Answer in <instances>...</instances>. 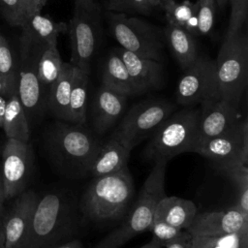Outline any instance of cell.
Listing matches in <instances>:
<instances>
[{
	"label": "cell",
	"mask_w": 248,
	"mask_h": 248,
	"mask_svg": "<svg viewBox=\"0 0 248 248\" xmlns=\"http://www.w3.org/2000/svg\"><path fill=\"white\" fill-rule=\"evenodd\" d=\"M134 192V181L127 167L94 177L82 196V211L93 222L117 220L126 213Z\"/></svg>",
	"instance_id": "6da1fadb"
},
{
	"label": "cell",
	"mask_w": 248,
	"mask_h": 248,
	"mask_svg": "<svg viewBox=\"0 0 248 248\" xmlns=\"http://www.w3.org/2000/svg\"><path fill=\"white\" fill-rule=\"evenodd\" d=\"M140 193L124 221L94 248H119L137 234L147 231L154 220L157 202L166 196L165 173L167 163L155 160Z\"/></svg>",
	"instance_id": "7a4b0ae2"
},
{
	"label": "cell",
	"mask_w": 248,
	"mask_h": 248,
	"mask_svg": "<svg viewBox=\"0 0 248 248\" xmlns=\"http://www.w3.org/2000/svg\"><path fill=\"white\" fill-rule=\"evenodd\" d=\"M215 61L217 98L239 107L248 81V38L241 31L225 35Z\"/></svg>",
	"instance_id": "3957f363"
},
{
	"label": "cell",
	"mask_w": 248,
	"mask_h": 248,
	"mask_svg": "<svg viewBox=\"0 0 248 248\" xmlns=\"http://www.w3.org/2000/svg\"><path fill=\"white\" fill-rule=\"evenodd\" d=\"M200 108L172 112L153 132L145 153L149 159L169 162L173 157L194 152L199 141Z\"/></svg>",
	"instance_id": "277c9868"
},
{
	"label": "cell",
	"mask_w": 248,
	"mask_h": 248,
	"mask_svg": "<svg viewBox=\"0 0 248 248\" xmlns=\"http://www.w3.org/2000/svg\"><path fill=\"white\" fill-rule=\"evenodd\" d=\"M64 122H57L48 136L49 152L57 164L70 172L88 173L102 144L81 125L71 126Z\"/></svg>",
	"instance_id": "5b68a950"
},
{
	"label": "cell",
	"mask_w": 248,
	"mask_h": 248,
	"mask_svg": "<svg viewBox=\"0 0 248 248\" xmlns=\"http://www.w3.org/2000/svg\"><path fill=\"white\" fill-rule=\"evenodd\" d=\"M110 33L120 46L139 56L161 62L165 46L164 31L137 16L109 12Z\"/></svg>",
	"instance_id": "8992f818"
},
{
	"label": "cell",
	"mask_w": 248,
	"mask_h": 248,
	"mask_svg": "<svg viewBox=\"0 0 248 248\" xmlns=\"http://www.w3.org/2000/svg\"><path fill=\"white\" fill-rule=\"evenodd\" d=\"M69 34L70 62L89 75L90 63L102 34L101 10L94 0H75Z\"/></svg>",
	"instance_id": "52a82bcc"
},
{
	"label": "cell",
	"mask_w": 248,
	"mask_h": 248,
	"mask_svg": "<svg viewBox=\"0 0 248 248\" xmlns=\"http://www.w3.org/2000/svg\"><path fill=\"white\" fill-rule=\"evenodd\" d=\"M65 198L47 193L39 199L23 248H53L70 229Z\"/></svg>",
	"instance_id": "ba28073f"
},
{
	"label": "cell",
	"mask_w": 248,
	"mask_h": 248,
	"mask_svg": "<svg viewBox=\"0 0 248 248\" xmlns=\"http://www.w3.org/2000/svg\"><path fill=\"white\" fill-rule=\"evenodd\" d=\"M175 109V105L163 99L145 100L135 104L123 116L111 138L130 151L153 134Z\"/></svg>",
	"instance_id": "9c48e42d"
},
{
	"label": "cell",
	"mask_w": 248,
	"mask_h": 248,
	"mask_svg": "<svg viewBox=\"0 0 248 248\" xmlns=\"http://www.w3.org/2000/svg\"><path fill=\"white\" fill-rule=\"evenodd\" d=\"M46 46L21 34L16 95L29 123L39 116L46 107L45 87L38 78V62Z\"/></svg>",
	"instance_id": "30bf717a"
},
{
	"label": "cell",
	"mask_w": 248,
	"mask_h": 248,
	"mask_svg": "<svg viewBox=\"0 0 248 248\" xmlns=\"http://www.w3.org/2000/svg\"><path fill=\"white\" fill-rule=\"evenodd\" d=\"M175 99L178 105L190 108L206 99H218L216 92L215 61L204 54L183 70L177 82Z\"/></svg>",
	"instance_id": "8fae6325"
},
{
	"label": "cell",
	"mask_w": 248,
	"mask_h": 248,
	"mask_svg": "<svg viewBox=\"0 0 248 248\" xmlns=\"http://www.w3.org/2000/svg\"><path fill=\"white\" fill-rule=\"evenodd\" d=\"M198 153L216 164V167L231 163L248 164V124L239 121L226 133L197 143Z\"/></svg>",
	"instance_id": "7c38bea8"
},
{
	"label": "cell",
	"mask_w": 248,
	"mask_h": 248,
	"mask_svg": "<svg viewBox=\"0 0 248 248\" xmlns=\"http://www.w3.org/2000/svg\"><path fill=\"white\" fill-rule=\"evenodd\" d=\"M33 166V152L28 142L8 139L2 152V179L5 198L22 193L28 183Z\"/></svg>",
	"instance_id": "4fadbf2b"
},
{
	"label": "cell",
	"mask_w": 248,
	"mask_h": 248,
	"mask_svg": "<svg viewBox=\"0 0 248 248\" xmlns=\"http://www.w3.org/2000/svg\"><path fill=\"white\" fill-rule=\"evenodd\" d=\"M192 236H224L248 232V217L232 207L198 213L186 230Z\"/></svg>",
	"instance_id": "5bb4252c"
},
{
	"label": "cell",
	"mask_w": 248,
	"mask_h": 248,
	"mask_svg": "<svg viewBox=\"0 0 248 248\" xmlns=\"http://www.w3.org/2000/svg\"><path fill=\"white\" fill-rule=\"evenodd\" d=\"M239 121L237 106L223 99L202 101L200 108L198 142L226 133Z\"/></svg>",
	"instance_id": "9a60e30c"
},
{
	"label": "cell",
	"mask_w": 248,
	"mask_h": 248,
	"mask_svg": "<svg viewBox=\"0 0 248 248\" xmlns=\"http://www.w3.org/2000/svg\"><path fill=\"white\" fill-rule=\"evenodd\" d=\"M39 199L33 191H23L17 196L3 221L6 248H23Z\"/></svg>",
	"instance_id": "2e32d148"
},
{
	"label": "cell",
	"mask_w": 248,
	"mask_h": 248,
	"mask_svg": "<svg viewBox=\"0 0 248 248\" xmlns=\"http://www.w3.org/2000/svg\"><path fill=\"white\" fill-rule=\"evenodd\" d=\"M115 51L124 62L138 94L158 90L164 85V69L159 61L139 56L122 47Z\"/></svg>",
	"instance_id": "e0dca14e"
},
{
	"label": "cell",
	"mask_w": 248,
	"mask_h": 248,
	"mask_svg": "<svg viewBox=\"0 0 248 248\" xmlns=\"http://www.w3.org/2000/svg\"><path fill=\"white\" fill-rule=\"evenodd\" d=\"M127 96L103 84L98 88L92 104L91 123L94 131L105 134L122 116L126 108Z\"/></svg>",
	"instance_id": "ac0fdd59"
},
{
	"label": "cell",
	"mask_w": 248,
	"mask_h": 248,
	"mask_svg": "<svg viewBox=\"0 0 248 248\" xmlns=\"http://www.w3.org/2000/svg\"><path fill=\"white\" fill-rule=\"evenodd\" d=\"M197 214V206L192 201L166 195L157 202L154 211V219L187 230Z\"/></svg>",
	"instance_id": "d6986e66"
},
{
	"label": "cell",
	"mask_w": 248,
	"mask_h": 248,
	"mask_svg": "<svg viewBox=\"0 0 248 248\" xmlns=\"http://www.w3.org/2000/svg\"><path fill=\"white\" fill-rule=\"evenodd\" d=\"M130 153L131 151L122 143L110 138L99 148L89 166L88 173L97 177L118 171L127 167Z\"/></svg>",
	"instance_id": "ffe728a7"
},
{
	"label": "cell",
	"mask_w": 248,
	"mask_h": 248,
	"mask_svg": "<svg viewBox=\"0 0 248 248\" xmlns=\"http://www.w3.org/2000/svg\"><path fill=\"white\" fill-rule=\"evenodd\" d=\"M75 66L64 62L61 74L49 86L46 96V108L59 120L69 122V100L73 83Z\"/></svg>",
	"instance_id": "44dd1931"
},
{
	"label": "cell",
	"mask_w": 248,
	"mask_h": 248,
	"mask_svg": "<svg viewBox=\"0 0 248 248\" xmlns=\"http://www.w3.org/2000/svg\"><path fill=\"white\" fill-rule=\"evenodd\" d=\"M20 27L23 35L45 46H57L58 35L67 31L65 22H56L41 12L27 16Z\"/></svg>",
	"instance_id": "7402d4cb"
},
{
	"label": "cell",
	"mask_w": 248,
	"mask_h": 248,
	"mask_svg": "<svg viewBox=\"0 0 248 248\" xmlns=\"http://www.w3.org/2000/svg\"><path fill=\"white\" fill-rule=\"evenodd\" d=\"M164 36L182 70L191 65L199 55L195 37L184 27L168 23L164 30Z\"/></svg>",
	"instance_id": "603a6c76"
},
{
	"label": "cell",
	"mask_w": 248,
	"mask_h": 248,
	"mask_svg": "<svg viewBox=\"0 0 248 248\" xmlns=\"http://www.w3.org/2000/svg\"><path fill=\"white\" fill-rule=\"evenodd\" d=\"M101 84L127 97L138 94L128 70L115 49L107 57Z\"/></svg>",
	"instance_id": "cb8c5ba5"
},
{
	"label": "cell",
	"mask_w": 248,
	"mask_h": 248,
	"mask_svg": "<svg viewBox=\"0 0 248 248\" xmlns=\"http://www.w3.org/2000/svg\"><path fill=\"white\" fill-rule=\"evenodd\" d=\"M2 128L8 139L28 142L30 136L29 121L16 94L7 99Z\"/></svg>",
	"instance_id": "d4e9b609"
},
{
	"label": "cell",
	"mask_w": 248,
	"mask_h": 248,
	"mask_svg": "<svg viewBox=\"0 0 248 248\" xmlns=\"http://www.w3.org/2000/svg\"><path fill=\"white\" fill-rule=\"evenodd\" d=\"M88 74L75 67L69 100V122L83 125L86 122Z\"/></svg>",
	"instance_id": "484cf974"
},
{
	"label": "cell",
	"mask_w": 248,
	"mask_h": 248,
	"mask_svg": "<svg viewBox=\"0 0 248 248\" xmlns=\"http://www.w3.org/2000/svg\"><path fill=\"white\" fill-rule=\"evenodd\" d=\"M18 69L8 40L0 34V94L8 99L17 91Z\"/></svg>",
	"instance_id": "4316f807"
},
{
	"label": "cell",
	"mask_w": 248,
	"mask_h": 248,
	"mask_svg": "<svg viewBox=\"0 0 248 248\" xmlns=\"http://www.w3.org/2000/svg\"><path fill=\"white\" fill-rule=\"evenodd\" d=\"M227 177L232 181L237 189V201L233 206L236 210L248 217V167L238 162L217 167Z\"/></svg>",
	"instance_id": "83f0119b"
},
{
	"label": "cell",
	"mask_w": 248,
	"mask_h": 248,
	"mask_svg": "<svg viewBox=\"0 0 248 248\" xmlns=\"http://www.w3.org/2000/svg\"><path fill=\"white\" fill-rule=\"evenodd\" d=\"M63 63L57 46H46L44 48L38 62V78L45 88L49 87L57 79Z\"/></svg>",
	"instance_id": "f1b7e54d"
},
{
	"label": "cell",
	"mask_w": 248,
	"mask_h": 248,
	"mask_svg": "<svg viewBox=\"0 0 248 248\" xmlns=\"http://www.w3.org/2000/svg\"><path fill=\"white\" fill-rule=\"evenodd\" d=\"M161 8L165 11L168 23L184 27L187 20L197 13V3H193L190 0H183L177 3L175 0L165 2L161 5Z\"/></svg>",
	"instance_id": "f546056e"
},
{
	"label": "cell",
	"mask_w": 248,
	"mask_h": 248,
	"mask_svg": "<svg viewBox=\"0 0 248 248\" xmlns=\"http://www.w3.org/2000/svg\"><path fill=\"white\" fill-rule=\"evenodd\" d=\"M107 9L114 13L148 15L155 7L149 0H108Z\"/></svg>",
	"instance_id": "4dcf8cb0"
},
{
	"label": "cell",
	"mask_w": 248,
	"mask_h": 248,
	"mask_svg": "<svg viewBox=\"0 0 248 248\" xmlns=\"http://www.w3.org/2000/svg\"><path fill=\"white\" fill-rule=\"evenodd\" d=\"M196 3L199 35H206L214 25L216 0H198Z\"/></svg>",
	"instance_id": "1f68e13d"
},
{
	"label": "cell",
	"mask_w": 248,
	"mask_h": 248,
	"mask_svg": "<svg viewBox=\"0 0 248 248\" xmlns=\"http://www.w3.org/2000/svg\"><path fill=\"white\" fill-rule=\"evenodd\" d=\"M153 233V236L157 238L163 247H166L168 244L180 238L186 232L183 229L174 227L169 223H166L161 220H153L151 225L148 228Z\"/></svg>",
	"instance_id": "d6a6232c"
},
{
	"label": "cell",
	"mask_w": 248,
	"mask_h": 248,
	"mask_svg": "<svg viewBox=\"0 0 248 248\" xmlns=\"http://www.w3.org/2000/svg\"><path fill=\"white\" fill-rule=\"evenodd\" d=\"M231 3L229 25L225 35H232L241 31L247 21L248 0H228Z\"/></svg>",
	"instance_id": "836d02e7"
},
{
	"label": "cell",
	"mask_w": 248,
	"mask_h": 248,
	"mask_svg": "<svg viewBox=\"0 0 248 248\" xmlns=\"http://www.w3.org/2000/svg\"><path fill=\"white\" fill-rule=\"evenodd\" d=\"M0 11L9 24L13 26L20 27L25 19L19 0H0Z\"/></svg>",
	"instance_id": "e575fe53"
},
{
	"label": "cell",
	"mask_w": 248,
	"mask_h": 248,
	"mask_svg": "<svg viewBox=\"0 0 248 248\" xmlns=\"http://www.w3.org/2000/svg\"><path fill=\"white\" fill-rule=\"evenodd\" d=\"M227 236H192L190 248H225Z\"/></svg>",
	"instance_id": "d590c367"
},
{
	"label": "cell",
	"mask_w": 248,
	"mask_h": 248,
	"mask_svg": "<svg viewBox=\"0 0 248 248\" xmlns=\"http://www.w3.org/2000/svg\"><path fill=\"white\" fill-rule=\"evenodd\" d=\"M19 2L25 15V18L34 13L41 12L42 10L39 0H19Z\"/></svg>",
	"instance_id": "8d00e7d4"
},
{
	"label": "cell",
	"mask_w": 248,
	"mask_h": 248,
	"mask_svg": "<svg viewBox=\"0 0 248 248\" xmlns=\"http://www.w3.org/2000/svg\"><path fill=\"white\" fill-rule=\"evenodd\" d=\"M191 238H192V235L186 231L185 233L180 238L168 244L166 248H190Z\"/></svg>",
	"instance_id": "74e56055"
},
{
	"label": "cell",
	"mask_w": 248,
	"mask_h": 248,
	"mask_svg": "<svg viewBox=\"0 0 248 248\" xmlns=\"http://www.w3.org/2000/svg\"><path fill=\"white\" fill-rule=\"evenodd\" d=\"M82 243L80 240L78 239H74V240H70V241H67L65 243H62V244H59L53 248H82Z\"/></svg>",
	"instance_id": "f35d334b"
},
{
	"label": "cell",
	"mask_w": 248,
	"mask_h": 248,
	"mask_svg": "<svg viewBox=\"0 0 248 248\" xmlns=\"http://www.w3.org/2000/svg\"><path fill=\"white\" fill-rule=\"evenodd\" d=\"M163 246H162V244L160 243V241L157 239V238H155L154 236L150 239V241H148L147 243H145V244H143L142 246H140V247H139V248H162Z\"/></svg>",
	"instance_id": "ab89813d"
},
{
	"label": "cell",
	"mask_w": 248,
	"mask_h": 248,
	"mask_svg": "<svg viewBox=\"0 0 248 248\" xmlns=\"http://www.w3.org/2000/svg\"><path fill=\"white\" fill-rule=\"evenodd\" d=\"M6 105H7V99H6L5 97H3V96L0 94V128H2L3 116H4Z\"/></svg>",
	"instance_id": "60d3db41"
},
{
	"label": "cell",
	"mask_w": 248,
	"mask_h": 248,
	"mask_svg": "<svg viewBox=\"0 0 248 248\" xmlns=\"http://www.w3.org/2000/svg\"><path fill=\"white\" fill-rule=\"evenodd\" d=\"M237 248H248V232L240 234Z\"/></svg>",
	"instance_id": "b9f144b4"
},
{
	"label": "cell",
	"mask_w": 248,
	"mask_h": 248,
	"mask_svg": "<svg viewBox=\"0 0 248 248\" xmlns=\"http://www.w3.org/2000/svg\"><path fill=\"white\" fill-rule=\"evenodd\" d=\"M0 248H6L4 225H3V221L2 220H0Z\"/></svg>",
	"instance_id": "7bdbcfd3"
},
{
	"label": "cell",
	"mask_w": 248,
	"mask_h": 248,
	"mask_svg": "<svg viewBox=\"0 0 248 248\" xmlns=\"http://www.w3.org/2000/svg\"><path fill=\"white\" fill-rule=\"evenodd\" d=\"M6 200L5 198V190H4V184H3V179H2V175H0V202H4V201Z\"/></svg>",
	"instance_id": "ee69618b"
},
{
	"label": "cell",
	"mask_w": 248,
	"mask_h": 248,
	"mask_svg": "<svg viewBox=\"0 0 248 248\" xmlns=\"http://www.w3.org/2000/svg\"><path fill=\"white\" fill-rule=\"evenodd\" d=\"M227 3H228V0H216V4H217V6H218L220 9L224 8Z\"/></svg>",
	"instance_id": "f6af8a7d"
},
{
	"label": "cell",
	"mask_w": 248,
	"mask_h": 248,
	"mask_svg": "<svg viewBox=\"0 0 248 248\" xmlns=\"http://www.w3.org/2000/svg\"><path fill=\"white\" fill-rule=\"evenodd\" d=\"M151 2V4L156 8L158 6H160V0H149Z\"/></svg>",
	"instance_id": "bcb514c9"
},
{
	"label": "cell",
	"mask_w": 248,
	"mask_h": 248,
	"mask_svg": "<svg viewBox=\"0 0 248 248\" xmlns=\"http://www.w3.org/2000/svg\"><path fill=\"white\" fill-rule=\"evenodd\" d=\"M3 210H4V202H0V216H1L2 213H3Z\"/></svg>",
	"instance_id": "7dc6e473"
},
{
	"label": "cell",
	"mask_w": 248,
	"mask_h": 248,
	"mask_svg": "<svg viewBox=\"0 0 248 248\" xmlns=\"http://www.w3.org/2000/svg\"><path fill=\"white\" fill-rule=\"evenodd\" d=\"M46 1H47V0H39V2H40V5H41V7H42V8H43V7L46 5Z\"/></svg>",
	"instance_id": "c3c4849f"
},
{
	"label": "cell",
	"mask_w": 248,
	"mask_h": 248,
	"mask_svg": "<svg viewBox=\"0 0 248 248\" xmlns=\"http://www.w3.org/2000/svg\"><path fill=\"white\" fill-rule=\"evenodd\" d=\"M168 1H170V0H160V7H161V5H162L163 3H165V2H168Z\"/></svg>",
	"instance_id": "681fc988"
},
{
	"label": "cell",
	"mask_w": 248,
	"mask_h": 248,
	"mask_svg": "<svg viewBox=\"0 0 248 248\" xmlns=\"http://www.w3.org/2000/svg\"><path fill=\"white\" fill-rule=\"evenodd\" d=\"M82 248H85V247H82Z\"/></svg>",
	"instance_id": "f907efd6"
}]
</instances>
